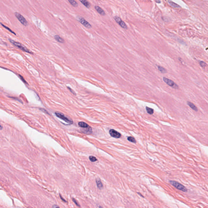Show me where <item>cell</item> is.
Segmentation results:
<instances>
[{
  "label": "cell",
  "mask_w": 208,
  "mask_h": 208,
  "mask_svg": "<svg viewBox=\"0 0 208 208\" xmlns=\"http://www.w3.org/2000/svg\"><path fill=\"white\" fill-rule=\"evenodd\" d=\"M9 40L11 43L13 45H14L16 47H17L18 48H20L22 51H23L24 52H27L28 53L31 54H33V52H31V51L29 50L28 48H27L25 46H24L21 43H19L18 42H15L14 40H12V39H9Z\"/></svg>",
  "instance_id": "obj_1"
},
{
  "label": "cell",
  "mask_w": 208,
  "mask_h": 208,
  "mask_svg": "<svg viewBox=\"0 0 208 208\" xmlns=\"http://www.w3.org/2000/svg\"><path fill=\"white\" fill-rule=\"evenodd\" d=\"M169 183L172 185L176 188L179 190L182 191L183 192H186L187 191V189L183 184H181L180 183L173 180H170Z\"/></svg>",
  "instance_id": "obj_2"
},
{
  "label": "cell",
  "mask_w": 208,
  "mask_h": 208,
  "mask_svg": "<svg viewBox=\"0 0 208 208\" xmlns=\"http://www.w3.org/2000/svg\"><path fill=\"white\" fill-rule=\"evenodd\" d=\"M55 114L57 117L62 120L68 123L69 124H73V121L66 117L63 113H61L60 112H55Z\"/></svg>",
  "instance_id": "obj_3"
},
{
  "label": "cell",
  "mask_w": 208,
  "mask_h": 208,
  "mask_svg": "<svg viewBox=\"0 0 208 208\" xmlns=\"http://www.w3.org/2000/svg\"><path fill=\"white\" fill-rule=\"evenodd\" d=\"M15 16L17 18L18 20L20 22L21 24H23L24 26H27L28 25V22L25 18L22 15L18 12H15L14 13Z\"/></svg>",
  "instance_id": "obj_4"
},
{
  "label": "cell",
  "mask_w": 208,
  "mask_h": 208,
  "mask_svg": "<svg viewBox=\"0 0 208 208\" xmlns=\"http://www.w3.org/2000/svg\"><path fill=\"white\" fill-rule=\"evenodd\" d=\"M163 80L165 83H166L167 85H168L169 86L173 88H174V89H178V85L176 84L172 80L165 77L163 78Z\"/></svg>",
  "instance_id": "obj_5"
},
{
  "label": "cell",
  "mask_w": 208,
  "mask_h": 208,
  "mask_svg": "<svg viewBox=\"0 0 208 208\" xmlns=\"http://www.w3.org/2000/svg\"><path fill=\"white\" fill-rule=\"evenodd\" d=\"M114 19L115 21L117 22V24H119L122 28L124 29L127 28V27L126 24H125V22L122 20L120 18H119L118 17L115 16L114 17Z\"/></svg>",
  "instance_id": "obj_6"
},
{
  "label": "cell",
  "mask_w": 208,
  "mask_h": 208,
  "mask_svg": "<svg viewBox=\"0 0 208 208\" xmlns=\"http://www.w3.org/2000/svg\"><path fill=\"white\" fill-rule=\"evenodd\" d=\"M78 20L80 22L81 24H82L84 26H85L87 28H90L92 27V25L91 24H89L88 21H86L84 18H81V17H79Z\"/></svg>",
  "instance_id": "obj_7"
},
{
  "label": "cell",
  "mask_w": 208,
  "mask_h": 208,
  "mask_svg": "<svg viewBox=\"0 0 208 208\" xmlns=\"http://www.w3.org/2000/svg\"><path fill=\"white\" fill-rule=\"evenodd\" d=\"M110 135L114 138H120L121 137V135L120 133L114 129H111L109 131Z\"/></svg>",
  "instance_id": "obj_8"
},
{
  "label": "cell",
  "mask_w": 208,
  "mask_h": 208,
  "mask_svg": "<svg viewBox=\"0 0 208 208\" xmlns=\"http://www.w3.org/2000/svg\"><path fill=\"white\" fill-rule=\"evenodd\" d=\"M95 8L96 10L97 11V12L100 15H102V16L105 15V12H104V11L103 10V9H102L101 8H100V7L98 6H96L95 7Z\"/></svg>",
  "instance_id": "obj_9"
},
{
  "label": "cell",
  "mask_w": 208,
  "mask_h": 208,
  "mask_svg": "<svg viewBox=\"0 0 208 208\" xmlns=\"http://www.w3.org/2000/svg\"><path fill=\"white\" fill-rule=\"evenodd\" d=\"M187 104L189 107H190L191 108H192L193 110L196 111V112L198 111V109L197 107H196V106L193 103H191L189 101H188L187 102Z\"/></svg>",
  "instance_id": "obj_10"
},
{
  "label": "cell",
  "mask_w": 208,
  "mask_h": 208,
  "mask_svg": "<svg viewBox=\"0 0 208 208\" xmlns=\"http://www.w3.org/2000/svg\"><path fill=\"white\" fill-rule=\"evenodd\" d=\"M54 38H55V40H56L57 42H60V43H64V40L58 35H55L54 36Z\"/></svg>",
  "instance_id": "obj_11"
},
{
  "label": "cell",
  "mask_w": 208,
  "mask_h": 208,
  "mask_svg": "<svg viewBox=\"0 0 208 208\" xmlns=\"http://www.w3.org/2000/svg\"><path fill=\"white\" fill-rule=\"evenodd\" d=\"M82 132L84 133L85 134H91L92 132V128L91 127L89 126L88 128H86V129L83 130Z\"/></svg>",
  "instance_id": "obj_12"
},
{
  "label": "cell",
  "mask_w": 208,
  "mask_h": 208,
  "mask_svg": "<svg viewBox=\"0 0 208 208\" xmlns=\"http://www.w3.org/2000/svg\"><path fill=\"white\" fill-rule=\"evenodd\" d=\"M79 0L87 8H89L91 6L90 4L87 0Z\"/></svg>",
  "instance_id": "obj_13"
},
{
  "label": "cell",
  "mask_w": 208,
  "mask_h": 208,
  "mask_svg": "<svg viewBox=\"0 0 208 208\" xmlns=\"http://www.w3.org/2000/svg\"><path fill=\"white\" fill-rule=\"evenodd\" d=\"M96 183L97 186L99 189H101L103 187V184L102 183L101 180L100 178H98L96 179Z\"/></svg>",
  "instance_id": "obj_14"
},
{
  "label": "cell",
  "mask_w": 208,
  "mask_h": 208,
  "mask_svg": "<svg viewBox=\"0 0 208 208\" xmlns=\"http://www.w3.org/2000/svg\"><path fill=\"white\" fill-rule=\"evenodd\" d=\"M78 124H79V126L81 128H86L89 126L87 124L83 122H79Z\"/></svg>",
  "instance_id": "obj_15"
},
{
  "label": "cell",
  "mask_w": 208,
  "mask_h": 208,
  "mask_svg": "<svg viewBox=\"0 0 208 208\" xmlns=\"http://www.w3.org/2000/svg\"><path fill=\"white\" fill-rule=\"evenodd\" d=\"M168 2L169 3V4L171 6H172V7L174 8H180V6L178 5V4H176V3H174L171 0H169L168 1Z\"/></svg>",
  "instance_id": "obj_16"
},
{
  "label": "cell",
  "mask_w": 208,
  "mask_h": 208,
  "mask_svg": "<svg viewBox=\"0 0 208 208\" xmlns=\"http://www.w3.org/2000/svg\"><path fill=\"white\" fill-rule=\"evenodd\" d=\"M68 1L70 3V4L74 7H77L78 5L77 3L74 0H68Z\"/></svg>",
  "instance_id": "obj_17"
},
{
  "label": "cell",
  "mask_w": 208,
  "mask_h": 208,
  "mask_svg": "<svg viewBox=\"0 0 208 208\" xmlns=\"http://www.w3.org/2000/svg\"><path fill=\"white\" fill-rule=\"evenodd\" d=\"M158 68L159 70V71L161 72V73H165L167 72L166 70L162 66L159 65V66H158Z\"/></svg>",
  "instance_id": "obj_18"
},
{
  "label": "cell",
  "mask_w": 208,
  "mask_h": 208,
  "mask_svg": "<svg viewBox=\"0 0 208 208\" xmlns=\"http://www.w3.org/2000/svg\"><path fill=\"white\" fill-rule=\"evenodd\" d=\"M0 24H1V25L3 27H4V28H6L7 29L8 31H9V32H10L11 33H12L14 35H16V33L14 32H13V31H12V30L10 28H9V27H7L6 26L4 25V24H2V23H0Z\"/></svg>",
  "instance_id": "obj_19"
},
{
  "label": "cell",
  "mask_w": 208,
  "mask_h": 208,
  "mask_svg": "<svg viewBox=\"0 0 208 208\" xmlns=\"http://www.w3.org/2000/svg\"><path fill=\"white\" fill-rule=\"evenodd\" d=\"M146 110L147 111V112L149 114H152L154 113V110L152 108H150V107H146Z\"/></svg>",
  "instance_id": "obj_20"
},
{
  "label": "cell",
  "mask_w": 208,
  "mask_h": 208,
  "mask_svg": "<svg viewBox=\"0 0 208 208\" xmlns=\"http://www.w3.org/2000/svg\"><path fill=\"white\" fill-rule=\"evenodd\" d=\"M127 140H128V141H130V142H132V143H136V140H135V139L134 138V137H127Z\"/></svg>",
  "instance_id": "obj_21"
},
{
  "label": "cell",
  "mask_w": 208,
  "mask_h": 208,
  "mask_svg": "<svg viewBox=\"0 0 208 208\" xmlns=\"http://www.w3.org/2000/svg\"><path fill=\"white\" fill-rule=\"evenodd\" d=\"M89 160H90L91 161V162H95V161H96L97 160V159L94 156H89Z\"/></svg>",
  "instance_id": "obj_22"
},
{
  "label": "cell",
  "mask_w": 208,
  "mask_h": 208,
  "mask_svg": "<svg viewBox=\"0 0 208 208\" xmlns=\"http://www.w3.org/2000/svg\"><path fill=\"white\" fill-rule=\"evenodd\" d=\"M200 65L201 67H202L203 68H205V67L207 65L206 63L204 62V61H200Z\"/></svg>",
  "instance_id": "obj_23"
},
{
  "label": "cell",
  "mask_w": 208,
  "mask_h": 208,
  "mask_svg": "<svg viewBox=\"0 0 208 208\" xmlns=\"http://www.w3.org/2000/svg\"><path fill=\"white\" fill-rule=\"evenodd\" d=\"M19 77L20 79H21V80H22V81L24 82V83L27 84V83L26 81L24 79V78L22 76H21L20 75H19Z\"/></svg>",
  "instance_id": "obj_24"
},
{
  "label": "cell",
  "mask_w": 208,
  "mask_h": 208,
  "mask_svg": "<svg viewBox=\"0 0 208 208\" xmlns=\"http://www.w3.org/2000/svg\"><path fill=\"white\" fill-rule=\"evenodd\" d=\"M72 200H73L74 203L76 204V205H77V206H79V207H80L79 204L77 202H76V200L74 199V198H72Z\"/></svg>",
  "instance_id": "obj_25"
},
{
  "label": "cell",
  "mask_w": 208,
  "mask_h": 208,
  "mask_svg": "<svg viewBox=\"0 0 208 208\" xmlns=\"http://www.w3.org/2000/svg\"><path fill=\"white\" fill-rule=\"evenodd\" d=\"M68 89L69 90H70V91L71 92V93H72L73 94H74V95H75V94H75V93L74 92V91H73V90L72 89H71L70 88H69V87H68Z\"/></svg>",
  "instance_id": "obj_26"
},
{
  "label": "cell",
  "mask_w": 208,
  "mask_h": 208,
  "mask_svg": "<svg viewBox=\"0 0 208 208\" xmlns=\"http://www.w3.org/2000/svg\"><path fill=\"white\" fill-rule=\"evenodd\" d=\"M40 109L42 111V112H44V113H46L48 114H49V113H48V112H47L46 110L44 109V108H40Z\"/></svg>",
  "instance_id": "obj_27"
},
{
  "label": "cell",
  "mask_w": 208,
  "mask_h": 208,
  "mask_svg": "<svg viewBox=\"0 0 208 208\" xmlns=\"http://www.w3.org/2000/svg\"><path fill=\"white\" fill-rule=\"evenodd\" d=\"M60 197L61 198V199L63 201H64V202H66V201L65 200H64L63 199V198L62 197H61V195H60Z\"/></svg>",
  "instance_id": "obj_28"
},
{
  "label": "cell",
  "mask_w": 208,
  "mask_h": 208,
  "mask_svg": "<svg viewBox=\"0 0 208 208\" xmlns=\"http://www.w3.org/2000/svg\"><path fill=\"white\" fill-rule=\"evenodd\" d=\"M52 207H53V208H54V207H58V206H55H55H53Z\"/></svg>",
  "instance_id": "obj_29"
},
{
  "label": "cell",
  "mask_w": 208,
  "mask_h": 208,
  "mask_svg": "<svg viewBox=\"0 0 208 208\" xmlns=\"http://www.w3.org/2000/svg\"><path fill=\"white\" fill-rule=\"evenodd\" d=\"M138 194H139V195H140V196H142V197H143V196H142V195H141V194L140 193H138Z\"/></svg>",
  "instance_id": "obj_30"
}]
</instances>
